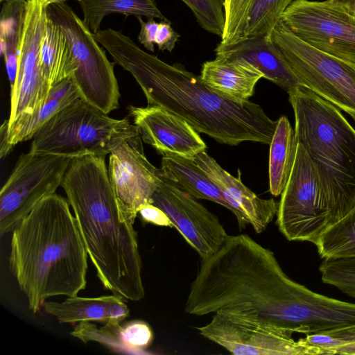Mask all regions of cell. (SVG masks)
Returning a JSON list of instances; mask_svg holds the SVG:
<instances>
[{
    "label": "cell",
    "instance_id": "obj_12",
    "mask_svg": "<svg viewBox=\"0 0 355 355\" xmlns=\"http://www.w3.org/2000/svg\"><path fill=\"white\" fill-rule=\"evenodd\" d=\"M196 329L236 355L324 354L318 347L295 341L293 333L252 317L216 313L209 322Z\"/></svg>",
    "mask_w": 355,
    "mask_h": 355
},
{
    "label": "cell",
    "instance_id": "obj_38",
    "mask_svg": "<svg viewBox=\"0 0 355 355\" xmlns=\"http://www.w3.org/2000/svg\"><path fill=\"white\" fill-rule=\"evenodd\" d=\"M323 334H326L345 343L355 342V325Z\"/></svg>",
    "mask_w": 355,
    "mask_h": 355
},
{
    "label": "cell",
    "instance_id": "obj_22",
    "mask_svg": "<svg viewBox=\"0 0 355 355\" xmlns=\"http://www.w3.org/2000/svg\"><path fill=\"white\" fill-rule=\"evenodd\" d=\"M80 98V94L72 77L51 87L47 100L41 109L35 115L8 130L7 144L1 157L8 155L16 144L31 139L55 114Z\"/></svg>",
    "mask_w": 355,
    "mask_h": 355
},
{
    "label": "cell",
    "instance_id": "obj_10",
    "mask_svg": "<svg viewBox=\"0 0 355 355\" xmlns=\"http://www.w3.org/2000/svg\"><path fill=\"white\" fill-rule=\"evenodd\" d=\"M108 176L121 207L135 220L140 209L152 203V196L162 177L144 153L137 125L125 118L108 144Z\"/></svg>",
    "mask_w": 355,
    "mask_h": 355
},
{
    "label": "cell",
    "instance_id": "obj_26",
    "mask_svg": "<svg viewBox=\"0 0 355 355\" xmlns=\"http://www.w3.org/2000/svg\"><path fill=\"white\" fill-rule=\"evenodd\" d=\"M83 10V21L96 33L104 17L112 13L126 16H145L168 21L157 6L155 0H76Z\"/></svg>",
    "mask_w": 355,
    "mask_h": 355
},
{
    "label": "cell",
    "instance_id": "obj_23",
    "mask_svg": "<svg viewBox=\"0 0 355 355\" xmlns=\"http://www.w3.org/2000/svg\"><path fill=\"white\" fill-rule=\"evenodd\" d=\"M297 146L295 129L286 116H281L277 121L270 143L269 190L274 196L282 194L288 182L295 164Z\"/></svg>",
    "mask_w": 355,
    "mask_h": 355
},
{
    "label": "cell",
    "instance_id": "obj_25",
    "mask_svg": "<svg viewBox=\"0 0 355 355\" xmlns=\"http://www.w3.org/2000/svg\"><path fill=\"white\" fill-rule=\"evenodd\" d=\"M27 0H7L0 14L1 53L5 61L10 81L13 87L19 63L26 12Z\"/></svg>",
    "mask_w": 355,
    "mask_h": 355
},
{
    "label": "cell",
    "instance_id": "obj_1",
    "mask_svg": "<svg viewBox=\"0 0 355 355\" xmlns=\"http://www.w3.org/2000/svg\"><path fill=\"white\" fill-rule=\"evenodd\" d=\"M316 306L315 293L290 279L270 249L241 234L229 235L202 260L184 311L252 317L293 334L308 324Z\"/></svg>",
    "mask_w": 355,
    "mask_h": 355
},
{
    "label": "cell",
    "instance_id": "obj_11",
    "mask_svg": "<svg viewBox=\"0 0 355 355\" xmlns=\"http://www.w3.org/2000/svg\"><path fill=\"white\" fill-rule=\"evenodd\" d=\"M73 157L28 152L19 156L0 191V234L12 232L35 205L55 193Z\"/></svg>",
    "mask_w": 355,
    "mask_h": 355
},
{
    "label": "cell",
    "instance_id": "obj_13",
    "mask_svg": "<svg viewBox=\"0 0 355 355\" xmlns=\"http://www.w3.org/2000/svg\"><path fill=\"white\" fill-rule=\"evenodd\" d=\"M281 20L305 43L355 66V17L329 0H295Z\"/></svg>",
    "mask_w": 355,
    "mask_h": 355
},
{
    "label": "cell",
    "instance_id": "obj_29",
    "mask_svg": "<svg viewBox=\"0 0 355 355\" xmlns=\"http://www.w3.org/2000/svg\"><path fill=\"white\" fill-rule=\"evenodd\" d=\"M71 335L85 344L98 343L114 352L130 354L123 335V325L120 322H108L102 326L89 322L78 323Z\"/></svg>",
    "mask_w": 355,
    "mask_h": 355
},
{
    "label": "cell",
    "instance_id": "obj_35",
    "mask_svg": "<svg viewBox=\"0 0 355 355\" xmlns=\"http://www.w3.org/2000/svg\"><path fill=\"white\" fill-rule=\"evenodd\" d=\"M159 24L155 44L161 51L171 52L175 48L180 35L173 30L168 20H161Z\"/></svg>",
    "mask_w": 355,
    "mask_h": 355
},
{
    "label": "cell",
    "instance_id": "obj_37",
    "mask_svg": "<svg viewBox=\"0 0 355 355\" xmlns=\"http://www.w3.org/2000/svg\"><path fill=\"white\" fill-rule=\"evenodd\" d=\"M138 215L141 220L145 223H150L162 227H173L166 214L159 207L152 203H148L142 207Z\"/></svg>",
    "mask_w": 355,
    "mask_h": 355
},
{
    "label": "cell",
    "instance_id": "obj_16",
    "mask_svg": "<svg viewBox=\"0 0 355 355\" xmlns=\"http://www.w3.org/2000/svg\"><path fill=\"white\" fill-rule=\"evenodd\" d=\"M143 141L162 156L176 155L188 159L205 151L199 132L179 116L157 105L128 107Z\"/></svg>",
    "mask_w": 355,
    "mask_h": 355
},
{
    "label": "cell",
    "instance_id": "obj_24",
    "mask_svg": "<svg viewBox=\"0 0 355 355\" xmlns=\"http://www.w3.org/2000/svg\"><path fill=\"white\" fill-rule=\"evenodd\" d=\"M40 64L43 76L51 87L71 77L74 72L67 37L61 28L48 15L41 43Z\"/></svg>",
    "mask_w": 355,
    "mask_h": 355
},
{
    "label": "cell",
    "instance_id": "obj_39",
    "mask_svg": "<svg viewBox=\"0 0 355 355\" xmlns=\"http://www.w3.org/2000/svg\"><path fill=\"white\" fill-rule=\"evenodd\" d=\"M332 4L340 7L355 17V0H329Z\"/></svg>",
    "mask_w": 355,
    "mask_h": 355
},
{
    "label": "cell",
    "instance_id": "obj_15",
    "mask_svg": "<svg viewBox=\"0 0 355 355\" xmlns=\"http://www.w3.org/2000/svg\"><path fill=\"white\" fill-rule=\"evenodd\" d=\"M197 200L164 173L152 196V204L166 214L173 227L203 260L214 254L229 235L218 217Z\"/></svg>",
    "mask_w": 355,
    "mask_h": 355
},
{
    "label": "cell",
    "instance_id": "obj_32",
    "mask_svg": "<svg viewBox=\"0 0 355 355\" xmlns=\"http://www.w3.org/2000/svg\"><path fill=\"white\" fill-rule=\"evenodd\" d=\"M250 1L251 0H224L225 25L220 44H232L244 37Z\"/></svg>",
    "mask_w": 355,
    "mask_h": 355
},
{
    "label": "cell",
    "instance_id": "obj_19",
    "mask_svg": "<svg viewBox=\"0 0 355 355\" xmlns=\"http://www.w3.org/2000/svg\"><path fill=\"white\" fill-rule=\"evenodd\" d=\"M200 77L211 89L237 102L249 101L257 83L263 78L254 65L241 58L216 56L203 63Z\"/></svg>",
    "mask_w": 355,
    "mask_h": 355
},
{
    "label": "cell",
    "instance_id": "obj_9",
    "mask_svg": "<svg viewBox=\"0 0 355 355\" xmlns=\"http://www.w3.org/2000/svg\"><path fill=\"white\" fill-rule=\"evenodd\" d=\"M271 37L303 86L355 121V66L305 43L282 20Z\"/></svg>",
    "mask_w": 355,
    "mask_h": 355
},
{
    "label": "cell",
    "instance_id": "obj_7",
    "mask_svg": "<svg viewBox=\"0 0 355 355\" xmlns=\"http://www.w3.org/2000/svg\"><path fill=\"white\" fill-rule=\"evenodd\" d=\"M123 119H114L80 98L49 120L33 135L30 152L71 157H105Z\"/></svg>",
    "mask_w": 355,
    "mask_h": 355
},
{
    "label": "cell",
    "instance_id": "obj_17",
    "mask_svg": "<svg viewBox=\"0 0 355 355\" xmlns=\"http://www.w3.org/2000/svg\"><path fill=\"white\" fill-rule=\"evenodd\" d=\"M193 160L214 180L235 216L240 231L250 225L256 233L265 231L277 214L278 204L273 198L257 196L238 178L223 168L205 151L196 155Z\"/></svg>",
    "mask_w": 355,
    "mask_h": 355
},
{
    "label": "cell",
    "instance_id": "obj_6",
    "mask_svg": "<svg viewBox=\"0 0 355 355\" xmlns=\"http://www.w3.org/2000/svg\"><path fill=\"white\" fill-rule=\"evenodd\" d=\"M46 11L69 42L74 64L71 77L80 98L107 114L116 110L120 94L115 62H110L93 33L67 4H51Z\"/></svg>",
    "mask_w": 355,
    "mask_h": 355
},
{
    "label": "cell",
    "instance_id": "obj_5",
    "mask_svg": "<svg viewBox=\"0 0 355 355\" xmlns=\"http://www.w3.org/2000/svg\"><path fill=\"white\" fill-rule=\"evenodd\" d=\"M298 143L339 222L355 207V129L336 107L305 86L288 92Z\"/></svg>",
    "mask_w": 355,
    "mask_h": 355
},
{
    "label": "cell",
    "instance_id": "obj_28",
    "mask_svg": "<svg viewBox=\"0 0 355 355\" xmlns=\"http://www.w3.org/2000/svg\"><path fill=\"white\" fill-rule=\"evenodd\" d=\"M295 0H251L244 37H272L287 8ZM243 37V38H244Z\"/></svg>",
    "mask_w": 355,
    "mask_h": 355
},
{
    "label": "cell",
    "instance_id": "obj_3",
    "mask_svg": "<svg viewBox=\"0 0 355 355\" xmlns=\"http://www.w3.org/2000/svg\"><path fill=\"white\" fill-rule=\"evenodd\" d=\"M105 159L73 157L61 186L104 288L125 300L139 301L145 291L135 220L119 204Z\"/></svg>",
    "mask_w": 355,
    "mask_h": 355
},
{
    "label": "cell",
    "instance_id": "obj_8",
    "mask_svg": "<svg viewBox=\"0 0 355 355\" xmlns=\"http://www.w3.org/2000/svg\"><path fill=\"white\" fill-rule=\"evenodd\" d=\"M337 223L316 171L298 143L295 164L278 204L279 230L288 241L315 245Z\"/></svg>",
    "mask_w": 355,
    "mask_h": 355
},
{
    "label": "cell",
    "instance_id": "obj_21",
    "mask_svg": "<svg viewBox=\"0 0 355 355\" xmlns=\"http://www.w3.org/2000/svg\"><path fill=\"white\" fill-rule=\"evenodd\" d=\"M161 168L166 177L191 196L214 202L231 211L220 189L193 159L166 155L162 156Z\"/></svg>",
    "mask_w": 355,
    "mask_h": 355
},
{
    "label": "cell",
    "instance_id": "obj_33",
    "mask_svg": "<svg viewBox=\"0 0 355 355\" xmlns=\"http://www.w3.org/2000/svg\"><path fill=\"white\" fill-rule=\"evenodd\" d=\"M123 335L130 354L141 353L153 340L152 329L142 320H134L123 325Z\"/></svg>",
    "mask_w": 355,
    "mask_h": 355
},
{
    "label": "cell",
    "instance_id": "obj_27",
    "mask_svg": "<svg viewBox=\"0 0 355 355\" xmlns=\"http://www.w3.org/2000/svg\"><path fill=\"white\" fill-rule=\"evenodd\" d=\"M323 259L355 257V207L315 244Z\"/></svg>",
    "mask_w": 355,
    "mask_h": 355
},
{
    "label": "cell",
    "instance_id": "obj_30",
    "mask_svg": "<svg viewBox=\"0 0 355 355\" xmlns=\"http://www.w3.org/2000/svg\"><path fill=\"white\" fill-rule=\"evenodd\" d=\"M319 270L324 283L355 298V257L324 259Z\"/></svg>",
    "mask_w": 355,
    "mask_h": 355
},
{
    "label": "cell",
    "instance_id": "obj_20",
    "mask_svg": "<svg viewBox=\"0 0 355 355\" xmlns=\"http://www.w3.org/2000/svg\"><path fill=\"white\" fill-rule=\"evenodd\" d=\"M43 309L60 323L75 324L85 321L121 323L130 315L125 300L114 293L95 297H67L61 302L46 301Z\"/></svg>",
    "mask_w": 355,
    "mask_h": 355
},
{
    "label": "cell",
    "instance_id": "obj_36",
    "mask_svg": "<svg viewBox=\"0 0 355 355\" xmlns=\"http://www.w3.org/2000/svg\"><path fill=\"white\" fill-rule=\"evenodd\" d=\"M140 24L141 28L138 35L139 42L149 51L153 52L157 33L159 29V22H157L153 17L148 18L144 21L141 16L136 17Z\"/></svg>",
    "mask_w": 355,
    "mask_h": 355
},
{
    "label": "cell",
    "instance_id": "obj_2",
    "mask_svg": "<svg viewBox=\"0 0 355 355\" xmlns=\"http://www.w3.org/2000/svg\"><path fill=\"white\" fill-rule=\"evenodd\" d=\"M94 36L114 62L132 75L148 105L165 108L198 132L222 144H270L277 121L271 119L259 105L226 98L208 86L200 76L144 51L120 31L99 30Z\"/></svg>",
    "mask_w": 355,
    "mask_h": 355
},
{
    "label": "cell",
    "instance_id": "obj_4",
    "mask_svg": "<svg viewBox=\"0 0 355 355\" xmlns=\"http://www.w3.org/2000/svg\"><path fill=\"white\" fill-rule=\"evenodd\" d=\"M69 205L51 194L12 231L9 268L33 313L49 297L76 296L86 287L88 254Z\"/></svg>",
    "mask_w": 355,
    "mask_h": 355
},
{
    "label": "cell",
    "instance_id": "obj_18",
    "mask_svg": "<svg viewBox=\"0 0 355 355\" xmlns=\"http://www.w3.org/2000/svg\"><path fill=\"white\" fill-rule=\"evenodd\" d=\"M216 56L241 58L251 63L263 78L285 89L288 93L302 85L279 48L272 37L256 36L244 37L236 43H219Z\"/></svg>",
    "mask_w": 355,
    "mask_h": 355
},
{
    "label": "cell",
    "instance_id": "obj_40",
    "mask_svg": "<svg viewBox=\"0 0 355 355\" xmlns=\"http://www.w3.org/2000/svg\"><path fill=\"white\" fill-rule=\"evenodd\" d=\"M38 1L44 7L48 8L51 4L64 3V1L67 0H38Z\"/></svg>",
    "mask_w": 355,
    "mask_h": 355
},
{
    "label": "cell",
    "instance_id": "obj_14",
    "mask_svg": "<svg viewBox=\"0 0 355 355\" xmlns=\"http://www.w3.org/2000/svg\"><path fill=\"white\" fill-rule=\"evenodd\" d=\"M46 8L38 0H27L17 72L10 89L8 130L35 115L46 103L51 88L43 76L40 64Z\"/></svg>",
    "mask_w": 355,
    "mask_h": 355
},
{
    "label": "cell",
    "instance_id": "obj_34",
    "mask_svg": "<svg viewBox=\"0 0 355 355\" xmlns=\"http://www.w3.org/2000/svg\"><path fill=\"white\" fill-rule=\"evenodd\" d=\"M300 340L306 345L321 349L324 354H336L335 349L345 343L339 339L323 333L307 334L306 338H301Z\"/></svg>",
    "mask_w": 355,
    "mask_h": 355
},
{
    "label": "cell",
    "instance_id": "obj_31",
    "mask_svg": "<svg viewBox=\"0 0 355 355\" xmlns=\"http://www.w3.org/2000/svg\"><path fill=\"white\" fill-rule=\"evenodd\" d=\"M182 1L191 9L203 29L222 37L225 25L224 0Z\"/></svg>",
    "mask_w": 355,
    "mask_h": 355
},
{
    "label": "cell",
    "instance_id": "obj_41",
    "mask_svg": "<svg viewBox=\"0 0 355 355\" xmlns=\"http://www.w3.org/2000/svg\"><path fill=\"white\" fill-rule=\"evenodd\" d=\"M6 1H7V0H0V2L3 3V2Z\"/></svg>",
    "mask_w": 355,
    "mask_h": 355
}]
</instances>
